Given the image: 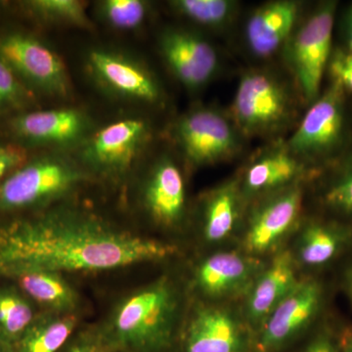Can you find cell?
Returning <instances> with one entry per match:
<instances>
[{"instance_id": "6da1fadb", "label": "cell", "mask_w": 352, "mask_h": 352, "mask_svg": "<svg viewBox=\"0 0 352 352\" xmlns=\"http://www.w3.org/2000/svg\"><path fill=\"white\" fill-rule=\"evenodd\" d=\"M175 245L124 232L87 215L48 214L0 226V279L25 271L95 272L175 254Z\"/></svg>"}, {"instance_id": "7a4b0ae2", "label": "cell", "mask_w": 352, "mask_h": 352, "mask_svg": "<svg viewBox=\"0 0 352 352\" xmlns=\"http://www.w3.org/2000/svg\"><path fill=\"white\" fill-rule=\"evenodd\" d=\"M179 308L175 285L157 280L126 298L99 331L111 352H171Z\"/></svg>"}, {"instance_id": "3957f363", "label": "cell", "mask_w": 352, "mask_h": 352, "mask_svg": "<svg viewBox=\"0 0 352 352\" xmlns=\"http://www.w3.org/2000/svg\"><path fill=\"white\" fill-rule=\"evenodd\" d=\"M292 113L288 89L276 76L251 71L241 78L232 104V120L241 134L274 133L289 122Z\"/></svg>"}, {"instance_id": "277c9868", "label": "cell", "mask_w": 352, "mask_h": 352, "mask_svg": "<svg viewBox=\"0 0 352 352\" xmlns=\"http://www.w3.org/2000/svg\"><path fill=\"white\" fill-rule=\"evenodd\" d=\"M82 173L60 157L27 161L0 182V210H29L58 198L74 188Z\"/></svg>"}, {"instance_id": "5b68a950", "label": "cell", "mask_w": 352, "mask_h": 352, "mask_svg": "<svg viewBox=\"0 0 352 352\" xmlns=\"http://www.w3.org/2000/svg\"><path fill=\"white\" fill-rule=\"evenodd\" d=\"M0 58L31 91L68 95L69 80L63 61L34 34L18 30L0 32Z\"/></svg>"}, {"instance_id": "8992f818", "label": "cell", "mask_w": 352, "mask_h": 352, "mask_svg": "<svg viewBox=\"0 0 352 352\" xmlns=\"http://www.w3.org/2000/svg\"><path fill=\"white\" fill-rule=\"evenodd\" d=\"M336 3L321 4L288 39V61L303 98L314 103L331 57Z\"/></svg>"}, {"instance_id": "52a82bcc", "label": "cell", "mask_w": 352, "mask_h": 352, "mask_svg": "<svg viewBox=\"0 0 352 352\" xmlns=\"http://www.w3.org/2000/svg\"><path fill=\"white\" fill-rule=\"evenodd\" d=\"M183 154L194 166H207L233 157L240 149L239 129L232 119L212 108L183 116L175 129Z\"/></svg>"}, {"instance_id": "ba28073f", "label": "cell", "mask_w": 352, "mask_h": 352, "mask_svg": "<svg viewBox=\"0 0 352 352\" xmlns=\"http://www.w3.org/2000/svg\"><path fill=\"white\" fill-rule=\"evenodd\" d=\"M344 132V90L332 85L312 103L287 148L300 161L329 156L337 150Z\"/></svg>"}, {"instance_id": "9c48e42d", "label": "cell", "mask_w": 352, "mask_h": 352, "mask_svg": "<svg viewBox=\"0 0 352 352\" xmlns=\"http://www.w3.org/2000/svg\"><path fill=\"white\" fill-rule=\"evenodd\" d=\"M323 289L314 279L300 281L259 328L258 352H276L311 323L320 309Z\"/></svg>"}, {"instance_id": "30bf717a", "label": "cell", "mask_w": 352, "mask_h": 352, "mask_svg": "<svg viewBox=\"0 0 352 352\" xmlns=\"http://www.w3.org/2000/svg\"><path fill=\"white\" fill-rule=\"evenodd\" d=\"M149 138L144 120L126 119L108 124L87 141L83 160L95 170L109 175L124 173L142 151Z\"/></svg>"}, {"instance_id": "8fae6325", "label": "cell", "mask_w": 352, "mask_h": 352, "mask_svg": "<svg viewBox=\"0 0 352 352\" xmlns=\"http://www.w3.org/2000/svg\"><path fill=\"white\" fill-rule=\"evenodd\" d=\"M90 75L111 94L131 100L156 103L162 89L149 69L131 58L105 50L90 51L87 56Z\"/></svg>"}, {"instance_id": "7c38bea8", "label": "cell", "mask_w": 352, "mask_h": 352, "mask_svg": "<svg viewBox=\"0 0 352 352\" xmlns=\"http://www.w3.org/2000/svg\"><path fill=\"white\" fill-rule=\"evenodd\" d=\"M8 129L14 142L29 146L71 145L88 129L85 113L75 109L25 111L9 118Z\"/></svg>"}, {"instance_id": "4fadbf2b", "label": "cell", "mask_w": 352, "mask_h": 352, "mask_svg": "<svg viewBox=\"0 0 352 352\" xmlns=\"http://www.w3.org/2000/svg\"><path fill=\"white\" fill-rule=\"evenodd\" d=\"M302 190L296 184L275 192L252 214L244 238L245 251L264 254L295 226L302 212Z\"/></svg>"}, {"instance_id": "5bb4252c", "label": "cell", "mask_w": 352, "mask_h": 352, "mask_svg": "<svg viewBox=\"0 0 352 352\" xmlns=\"http://www.w3.org/2000/svg\"><path fill=\"white\" fill-rule=\"evenodd\" d=\"M160 46L173 73L189 89L207 85L219 69V56L214 46L192 32H166Z\"/></svg>"}, {"instance_id": "9a60e30c", "label": "cell", "mask_w": 352, "mask_h": 352, "mask_svg": "<svg viewBox=\"0 0 352 352\" xmlns=\"http://www.w3.org/2000/svg\"><path fill=\"white\" fill-rule=\"evenodd\" d=\"M248 336L235 315L219 307H201L190 320L180 352H245Z\"/></svg>"}, {"instance_id": "2e32d148", "label": "cell", "mask_w": 352, "mask_h": 352, "mask_svg": "<svg viewBox=\"0 0 352 352\" xmlns=\"http://www.w3.org/2000/svg\"><path fill=\"white\" fill-rule=\"evenodd\" d=\"M295 263L289 252H281L252 282L245 302V315L252 325L261 328L271 312L300 283Z\"/></svg>"}, {"instance_id": "e0dca14e", "label": "cell", "mask_w": 352, "mask_h": 352, "mask_svg": "<svg viewBox=\"0 0 352 352\" xmlns=\"http://www.w3.org/2000/svg\"><path fill=\"white\" fill-rule=\"evenodd\" d=\"M258 270L254 259L238 252H217L199 266L197 285L206 295L222 298L250 289L258 275Z\"/></svg>"}, {"instance_id": "ac0fdd59", "label": "cell", "mask_w": 352, "mask_h": 352, "mask_svg": "<svg viewBox=\"0 0 352 352\" xmlns=\"http://www.w3.org/2000/svg\"><path fill=\"white\" fill-rule=\"evenodd\" d=\"M298 7L296 2L281 0L259 7L252 14L245 28V38L254 55L271 56L288 41L300 13Z\"/></svg>"}, {"instance_id": "d6986e66", "label": "cell", "mask_w": 352, "mask_h": 352, "mask_svg": "<svg viewBox=\"0 0 352 352\" xmlns=\"http://www.w3.org/2000/svg\"><path fill=\"white\" fill-rule=\"evenodd\" d=\"M303 164L286 144L268 150L256 157L245 170L240 186L243 197L277 192L295 184Z\"/></svg>"}, {"instance_id": "ffe728a7", "label": "cell", "mask_w": 352, "mask_h": 352, "mask_svg": "<svg viewBox=\"0 0 352 352\" xmlns=\"http://www.w3.org/2000/svg\"><path fill=\"white\" fill-rule=\"evenodd\" d=\"M146 207L164 226H173L185 210V186L182 171L171 160L157 164L145 190Z\"/></svg>"}, {"instance_id": "44dd1931", "label": "cell", "mask_w": 352, "mask_h": 352, "mask_svg": "<svg viewBox=\"0 0 352 352\" xmlns=\"http://www.w3.org/2000/svg\"><path fill=\"white\" fill-rule=\"evenodd\" d=\"M352 240V228L332 222L314 221L303 229L298 242L300 263L321 267L338 258Z\"/></svg>"}, {"instance_id": "7402d4cb", "label": "cell", "mask_w": 352, "mask_h": 352, "mask_svg": "<svg viewBox=\"0 0 352 352\" xmlns=\"http://www.w3.org/2000/svg\"><path fill=\"white\" fill-rule=\"evenodd\" d=\"M7 280L12 281L32 302L66 314L78 302V295L61 274L46 271H25Z\"/></svg>"}, {"instance_id": "603a6c76", "label": "cell", "mask_w": 352, "mask_h": 352, "mask_svg": "<svg viewBox=\"0 0 352 352\" xmlns=\"http://www.w3.org/2000/svg\"><path fill=\"white\" fill-rule=\"evenodd\" d=\"M243 194L237 182H230L214 190L206 201L204 234L210 243H219L233 232L241 214Z\"/></svg>"}, {"instance_id": "cb8c5ba5", "label": "cell", "mask_w": 352, "mask_h": 352, "mask_svg": "<svg viewBox=\"0 0 352 352\" xmlns=\"http://www.w3.org/2000/svg\"><path fill=\"white\" fill-rule=\"evenodd\" d=\"M78 320L72 314L36 316L16 342V352H61L76 333Z\"/></svg>"}, {"instance_id": "d4e9b609", "label": "cell", "mask_w": 352, "mask_h": 352, "mask_svg": "<svg viewBox=\"0 0 352 352\" xmlns=\"http://www.w3.org/2000/svg\"><path fill=\"white\" fill-rule=\"evenodd\" d=\"M32 302L15 284L0 286V340L15 346L38 316Z\"/></svg>"}, {"instance_id": "484cf974", "label": "cell", "mask_w": 352, "mask_h": 352, "mask_svg": "<svg viewBox=\"0 0 352 352\" xmlns=\"http://www.w3.org/2000/svg\"><path fill=\"white\" fill-rule=\"evenodd\" d=\"M21 6L25 12L43 22L82 28L91 25L85 4L76 0H31Z\"/></svg>"}, {"instance_id": "4316f807", "label": "cell", "mask_w": 352, "mask_h": 352, "mask_svg": "<svg viewBox=\"0 0 352 352\" xmlns=\"http://www.w3.org/2000/svg\"><path fill=\"white\" fill-rule=\"evenodd\" d=\"M171 6L184 17L210 28L228 24L237 7L235 2L229 0H176Z\"/></svg>"}, {"instance_id": "83f0119b", "label": "cell", "mask_w": 352, "mask_h": 352, "mask_svg": "<svg viewBox=\"0 0 352 352\" xmlns=\"http://www.w3.org/2000/svg\"><path fill=\"white\" fill-rule=\"evenodd\" d=\"M323 201L332 212L352 221V149L326 185Z\"/></svg>"}, {"instance_id": "f1b7e54d", "label": "cell", "mask_w": 352, "mask_h": 352, "mask_svg": "<svg viewBox=\"0 0 352 352\" xmlns=\"http://www.w3.org/2000/svg\"><path fill=\"white\" fill-rule=\"evenodd\" d=\"M34 95L0 58V119L29 111Z\"/></svg>"}, {"instance_id": "f546056e", "label": "cell", "mask_w": 352, "mask_h": 352, "mask_svg": "<svg viewBox=\"0 0 352 352\" xmlns=\"http://www.w3.org/2000/svg\"><path fill=\"white\" fill-rule=\"evenodd\" d=\"M102 18L119 30H133L145 21L147 6L140 0H106L100 4Z\"/></svg>"}, {"instance_id": "4dcf8cb0", "label": "cell", "mask_w": 352, "mask_h": 352, "mask_svg": "<svg viewBox=\"0 0 352 352\" xmlns=\"http://www.w3.org/2000/svg\"><path fill=\"white\" fill-rule=\"evenodd\" d=\"M28 161L25 148L11 141H0V182Z\"/></svg>"}, {"instance_id": "1f68e13d", "label": "cell", "mask_w": 352, "mask_h": 352, "mask_svg": "<svg viewBox=\"0 0 352 352\" xmlns=\"http://www.w3.org/2000/svg\"><path fill=\"white\" fill-rule=\"evenodd\" d=\"M61 352H111L99 330L76 332Z\"/></svg>"}, {"instance_id": "d6a6232c", "label": "cell", "mask_w": 352, "mask_h": 352, "mask_svg": "<svg viewBox=\"0 0 352 352\" xmlns=\"http://www.w3.org/2000/svg\"><path fill=\"white\" fill-rule=\"evenodd\" d=\"M328 65L333 82L339 83L344 90L352 92V52L335 51Z\"/></svg>"}, {"instance_id": "836d02e7", "label": "cell", "mask_w": 352, "mask_h": 352, "mask_svg": "<svg viewBox=\"0 0 352 352\" xmlns=\"http://www.w3.org/2000/svg\"><path fill=\"white\" fill-rule=\"evenodd\" d=\"M302 352H342L340 342L327 332L319 333Z\"/></svg>"}, {"instance_id": "e575fe53", "label": "cell", "mask_w": 352, "mask_h": 352, "mask_svg": "<svg viewBox=\"0 0 352 352\" xmlns=\"http://www.w3.org/2000/svg\"><path fill=\"white\" fill-rule=\"evenodd\" d=\"M342 352H352V332H346L340 342Z\"/></svg>"}, {"instance_id": "d590c367", "label": "cell", "mask_w": 352, "mask_h": 352, "mask_svg": "<svg viewBox=\"0 0 352 352\" xmlns=\"http://www.w3.org/2000/svg\"><path fill=\"white\" fill-rule=\"evenodd\" d=\"M347 44H349V51L352 52V6L347 18Z\"/></svg>"}, {"instance_id": "8d00e7d4", "label": "cell", "mask_w": 352, "mask_h": 352, "mask_svg": "<svg viewBox=\"0 0 352 352\" xmlns=\"http://www.w3.org/2000/svg\"><path fill=\"white\" fill-rule=\"evenodd\" d=\"M346 282L347 291H349V296H351L352 300V266L347 270Z\"/></svg>"}, {"instance_id": "74e56055", "label": "cell", "mask_w": 352, "mask_h": 352, "mask_svg": "<svg viewBox=\"0 0 352 352\" xmlns=\"http://www.w3.org/2000/svg\"><path fill=\"white\" fill-rule=\"evenodd\" d=\"M0 352H16L11 344H7L4 340H0Z\"/></svg>"}]
</instances>
